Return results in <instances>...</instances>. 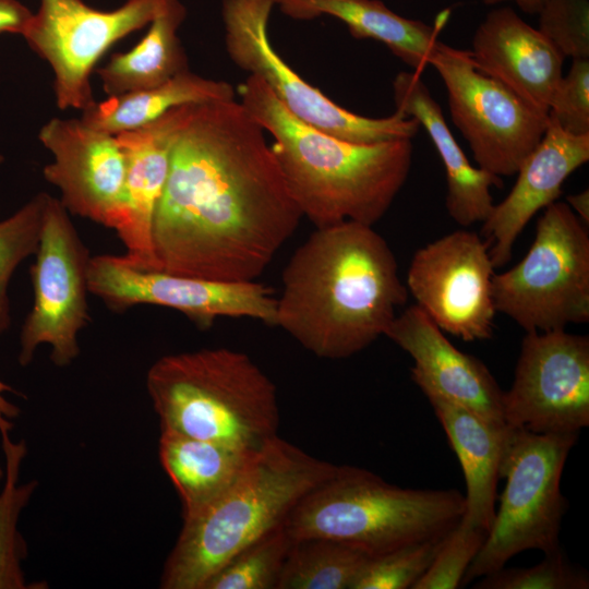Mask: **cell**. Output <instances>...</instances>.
Returning a JSON list of instances; mask_svg holds the SVG:
<instances>
[{
    "instance_id": "27",
    "label": "cell",
    "mask_w": 589,
    "mask_h": 589,
    "mask_svg": "<svg viewBox=\"0 0 589 589\" xmlns=\"http://www.w3.org/2000/svg\"><path fill=\"white\" fill-rule=\"evenodd\" d=\"M0 435L4 454V482L0 490V589L34 588L23 570L27 545L19 530V520L38 482L19 480L27 453L25 442L13 441L9 430H0Z\"/></svg>"
},
{
    "instance_id": "20",
    "label": "cell",
    "mask_w": 589,
    "mask_h": 589,
    "mask_svg": "<svg viewBox=\"0 0 589 589\" xmlns=\"http://www.w3.org/2000/svg\"><path fill=\"white\" fill-rule=\"evenodd\" d=\"M476 67L534 109L549 113L564 57L510 7L491 10L469 50Z\"/></svg>"
},
{
    "instance_id": "31",
    "label": "cell",
    "mask_w": 589,
    "mask_h": 589,
    "mask_svg": "<svg viewBox=\"0 0 589 589\" xmlns=\"http://www.w3.org/2000/svg\"><path fill=\"white\" fill-rule=\"evenodd\" d=\"M444 538L369 557L350 589H412L432 564Z\"/></svg>"
},
{
    "instance_id": "12",
    "label": "cell",
    "mask_w": 589,
    "mask_h": 589,
    "mask_svg": "<svg viewBox=\"0 0 589 589\" xmlns=\"http://www.w3.org/2000/svg\"><path fill=\"white\" fill-rule=\"evenodd\" d=\"M163 2L125 0L103 11L83 0H39L22 36L49 63L60 110L83 111L96 101L91 75L98 61L117 41L148 25Z\"/></svg>"
},
{
    "instance_id": "32",
    "label": "cell",
    "mask_w": 589,
    "mask_h": 589,
    "mask_svg": "<svg viewBox=\"0 0 589 589\" xmlns=\"http://www.w3.org/2000/svg\"><path fill=\"white\" fill-rule=\"evenodd\" d=\"M476 582V589H587L588 574L574 567L561 548L544 554L543 561L531 567L505 566Z\"/></svg>"
},
{
    "instance_id": "23",
    "label": "cell",
    "mask_w": 589,
    "mask_h": 589,
    "mask_svg": "<svg viewBox=\"0 0 589 589\" xmlns=\"http://www.w3.org/2000/svg\"><path fill=\"white\" fill-rule=\"evenodd\" d=\"M275 5L293 20L335 17L352 37L384 44L417 73L430 65L438 33L449 15L448 11L442 12L431 26L397 14L381 0H275Z\"/></svg>"
},
{
    "instance_id": "15",
    "label": "cell",
    "mask_w": 589,
    "mask_h": 589,
    "mask_svg": "<svg viewBox=\"0 0 589 589\" xmlns=\"http://www.w3.org/2000/svg\"><path fill=\"white\" fill-rule=\"evenodd\" d=\"M91 293L109 309L122 312L140 304L160 305L184 314L200 328L218 317H249L274 325L276 298L264 284L224 283L143 271L121 255L91 256L87 269Z\"/></svg>"
},
{
    "instance_id": "24",
    "label": "cell",
    "mask_w": 589,
    "mask_h": 589,
    "mask_svg": "<svg viewBox=\"0 0 589 589\" xmlns=\"http://www.w3.org/2000/svg\"><path fill=\"white\" fill-rule=\"evenodd\" d=\"M259 448L160 430V465L179 494L183 519L197 515L227 493Z\"/></svg>"
},
{
    "instance_id": "39",
    "label": "cell",
    "mask_w": 589,
    "mask_h": 589,
    "mask_svg": "<svg viewBox=\"0 0 589 589\" xmlns=\"http://www.w3.org/2000/svg\"><path fill=\"white\" fill-rule=\"evenodd\" d=\"M488 4H497L502 2L513 1L518 8L527 14H538L541 7L546 0H484Z\"/></svg>"
},
{
    "instance_id": "34",
    "label": "cell",
    "mask_w": 589,
    "mask_h": 589,
    "mask_svg": "<svg viewBox=\"0 0 589 589\" xmlns=\"http://www.w3.org/2000/svg\"><path fill=\"white\" fill-rule=\"evenodd\" d=\"M538 31L564 58H589V0H546Z\"/></svg>"
},
{
    "instance_id": "3",
    "label": "cell",
    "mask_w": 589,
    "mask_h": 589,
    "mask_svg": "<svg viewBox=\"0 0 589 589\" xmlns=\"http://www.w3.org/2000/svg\"><path fill=\"white\" fill-rule=\"evenodd\" d=\"M240 103L273 137L271 145L303 217L315 228L342 221L373 226L389 209L412 164V143L360 144L290 113L256 75L238 85Z\"/></svg>"
},
{
    "instance_id": "13",
    "label": "cell",
    "mask_w": 589,
    "mask_h": 589,
    "mask_svg": "<svg viewBox=\"0 0 589 589\" xmlns=\"http://www.w3.org/2000/svg\"><path fill=\"white\" fill-rule=\"evenodd\" d=\"M509 428L541 434L589 425V338L565 329L522 338L510 388L503 394Z\"/></svg>"
},
{
    "instance_id": "37",
    "label": "cell",
    "mask_w": 589,
    "mask_h": 589,
    "mask_svg": "<svg viewBox=\"0 0 589 589\" xmlns=\"http://www.w3.org/2000/svg\"><path fill=\"white\" fill-rule=\"evenodd\" d=\"M9 393L20 395L12 386L0 380V430L11 431L12 420L19 417L21 409L5 397Z\"/></svg>"
},
{
    "instance_id": "6",
    "label": "cell",
    "mask_w": 589,
    "mask_h": 589,
    "mask_svg": "<svg viewBox=\"0 0 589 589\" xmlns=\"http://www.w3.org/2000/svg\"><path fill=\"white\" fill-rule=\"evenodd\" d=\"M465 512V496L455 489L400 488L341 465L300 500L283 526L292 540L326 538L373 557L442 539Z\"/></svg>"
},
{
    "instance_id": "14",
    "label": "cell",
    "mask_w": 589,
    "mask_h": 589,
    "mask_svg": "<svg viewBox=\"0 0 589 589\" xmlns=\"http://www.w3.org/2000/svg\"><path fill=\"white\" fill-rule=\"evenodd\" d=\"M490 244L456 230L419 249L409 265L407 290L443 332L465 341L490 339L496 313Z\"/></svg>"
},
{
    "instance_id": "4",
    "label": "cell",
    "mask_w": 589,
    "mask_h": 589,
    "mask_svg": "<svg viewBox=\"0 0 589 589\" xmlns=\"http://www.w3.org/2000/svg\"><path fill=\"white\" fill-rule=\"evenodd\" d=\"M338 468L278 435L266 441L227 493L183 519L164 565L160 588L203 589L235 554L281 526L300 500Z\"/></svg>"
},
{
    "instance_id": "7",
    "label": "cell",
    "mask_w": 589,
    "mask_h": 589,
    "mask_svg": "<svg viewBox=\"0 0 589 589\" xmlns=\"http://www.w3.org/2000/svg\"><path fill=\"white\" fill-rule=\"evenodd\" d=\"M577 437L578 433L541 434L509 428L500 469L506 485L462 585L504 567L520 552L546 554L560 548L562 518L568 507L561 478Z\"/></svg>"
},
{
    "instance_id": "30",
    "label": "cell",
    "mask_w": 589,
    "mask_h": 589,
    "mask_svg": "<svg viewBox=\"0 0 589 589\" xmlns=\"http://www.w3.org/2000/svg\"><path fill=\"white\" fill-rule=\"evenodd\" d=\"M49 194L38 193L0 221V335L11 324L8 288L16 267L36 253Z\"/></svg>"
},
{
    "instance_id": "36",
    "label": "cell",
    "mask_w": 589,
    "mask_h": 589,
    "mask_svg": "<svg viewBox=\"0 0 589 589\" xmlns=\"http://www.w3.org/2000/svg\"><path fill=\"white\" fill-rule=\"evenodd\" d=\"M33 12L17 0H0V34L22 35Z\"/></svg>"
},
{
    "instance_id": "8",
    "label": "cell",
    "mask_w": 589,
    "mask_h": 589,
    "mask_svg": "<svg viewBox=\"0 0 589 589\" xmlns=\"http://www.w3.org/2000/svg\"><path fill=\"white\" fill-rule=\"evenodd\" d=\"M496 312L526 333L589 322V235L563 202L545 207L522 260L492 279Z\"/></svg>"
},
{
    "instance_id": "26",
    "label": "cell",
    "mask_w": 589,
    "mask_h": 589,
    "mask_svg": "<svg viewBox=\"0 0 589 589\" xmlns=\"http://www.w3.org/2000/svg\"><path fill=\"white\" fill-rule=\"evenodd\" d=\"M235 98L236 91L228 82L188 70L159 86L96 100L82 111L81 119L117 135L142 128L176 107Z\"/></svg>"
},
{
    "instance_id": "21",
    "label": "cell",
    "mask_w": 589,
    "mask_h": 589,
    "mask_svg": "<svg viewBox=\"0 0 589 589\" xmlns=\"http://www.w3.org/2000/svg\"><path fill=\"white\" fill-rule=\"evenodd\" d=\"M420 74L401 71L395 76L393 96L396 111L416 119L434 144L445 169V205L450 218L462 227L483 224L495 205L491 189L502 188V178L471 165Z\"/></svg>"
},
{
    "instance_id": "41",
    "label": "cell",
    "mask_w": 589,
    "mask_h": 589,
    "mask_svg": "<svg viewBox=\"0 0 589 589\" xmlns=\"http://www.w3.org/2000/svg\"><path fill=\"white\" fill-rule=\"evenodd\" d=\"M3 161V156L0 155V164Z\"/></svg>"
},
{
    "instance_id": "10",
    "label": "cell",
    "mask_w": 589,
    "mask_h": 589,
    "mask_svg": "<svg viewBox=\"0 0 589 589\" xmlns=\"http://www.w3.org/2000/svg\"><path fill=\"white\" fill-rule=\"evenodd\" d=\"M430 65L444 83L452 121L478 167L498 177L516 175L543 136L549 113L480 71L469 50L438 41Z\"/></svg>"
},
{
    "instance_id": "19",
    "label": "cell",
    "mask_w": 589,
    "mask_h": 589,
    "mask_svg": "<svg viewBox=\"0 0 589 589\" xmlns=\"http://www.w3.org/2000/svg\"><path fill=\"white\" fill-rule=\"evenodd\" d=\"M588 160L589 134H570L549 117L543 136L519 166L510 192L482 224L494 267L509 262L522 229L540 209L556 202L565 180Z\"/></svg>"
},
{
    "instance_id": "35",
    "label": "cell",
    "mask_w": 589,
    "mask_h": 589,
    "mask_svg": "<svg viewBox=\"0 0 589 589\" xmlns=\"http://www.w3.org/2000/svg\"><path fill=\"white\" fill-rule=\"evenodd\" d=\"M549 117L570 134H589V58L573 59L555 89Z\"/></svg>"
},
{
    "instance_id": "1",
    "label": "cell",
    "mask_w": 589,
    "mask_h": 589,
    "mask_svg": "<svg viewBox=\"0 0 589 589\" xmlns=\"http://www.w3.org/2000/svg\"><path fill=\"white\" fill-rule=\"evenodd\" d=\"M265 130L236 98L194 105L153 224L159 271L255 281L302 218Z\"/></svg>"
},
{
    "instance_id": "17",
    "label": "cell",
    "mask_w": 589,
    "mask_h": 589,
    "mask_svg": "<svg viewBox=\"0 0 589 589\" xmlns=\"http://www.w3.org/2000/svg\"><path fill=\"white\" fill-rule=\"evenodd\" d=\"M385 336L411 356V378L422 392L435 393L506 425L504 390L490 370L478 358L457 349L417 304L397 315Z\"/></svg>"
},
{
    "instance_id": "18",
    "label": "cell",
    "mask_w": 589,
    "mask_h": 589,
    "mask_svg": "<svg viewBox=\"0 0 589 589\" xmlns=\"http://www.w3.org/2000/svg\"><path fill=\"white\" fill-rule=\"evenodd\" d=\"M193 107H176L142 128L116 135L125 163L127 201L125 220L116 233L125 249L122 260L134 268L159 271L153 244L155 213L175 141Z\"/></svg>"
},
{
    "instance_id": "22",
    "label": "cell",
    "mask_w": 589,
    "mask_h": 589,
    "mask_svg": "<svg viewBox=\"0 0 589 589\" xmlns=\"http://www.w3.org/2000/svg\"><path fill=\"white\" fill-rule=\"evenodd\" d=\"M456 453L466 481L461 522L489 532L495 518L496 486L509 428L432 392H422Z\"/></svg>"
},
{
    "instance_id": "25",
    "label": "cell",
    "mask_w": 589,
    "mask_h": 589,
    "mask_svg": "<svg viewBox=\"0 0 589 589\" xmlns=\"http://www.w3.org/2000/svg\"><path fill=\"white\" fill-rule=\"evenodd\" d=\"M185 16L180 0H164L144 37L97 69L105 93L115 96L156 87L190 70L177 34Z\"/></svg>"
},
{
    "instance_id": "9",
    "label": "cell",
    "mask_w": 589,
    "mask_h": 589,
    "mask_svg": "<svg viewBox=\"0 0 589 589\" xmlns=\"http://www.w3.org/2000/svg\"><path fill=\"white\" fill-rule=\"evenodd\" d=\"M275 0H223L221 20L230 60L259 76L302 122L345 141L375 144L409 139L419 122L398 111L384 118L354 113L303 80L273 47L268 24Z\"/></svg>"
},
{
    "instance_id": "5",
    "label": "cell",
    "mask_w": 589,
    "mask_h": 589,
    "mask_svg": "<svg viewBox=\"0 0 589 589\" xmlns=\"http://www.w3.org/2000/svg\"><path fill=\"white\" fill-rule=\"evenodd\" d=\"M160 430L259 448L277 435L276 386L244 352L204 348L167 354L146 375Z\"/></svg>"
},
{
    "instance_id": "38",
    "label": "cell",
    "mask_w": 589,
    "mask_h": 589,
    "mask_svg": "<svg viewBox=\"0 0 589 589\" xmlns=\"http://www.w3.org/2000/svg\"><path fill=\"white\" fill-rule=\"evenodd\" d=\"M566 204L577 214L578 218L586 225L589 224V190L570 194L566 197Z\"/></svg>"
},
{
    "instance_id": "40",
    "label": "cell",
    "mask_w": 589,
    "mask_h": 589,
    "mask_svg": "<svg viewBox=\"0 0 589 589\" xmlns=\"http://www.w3.org/2000/svg\"><path fill=\"white\" fill-rule=\"evenodd\" d=\"M3 476H4V469L0 465V483H1V480L3 479Z\"/></svg>"
},
{
    "instance_id": "11",
    "label": "cell",
    "mask_w": 589,
    "mask_h": 589,
    "mask_svg": "<svg viewBox=\"0 0 589 589\" xmlns=\"http://www.w3.org/2000/svg\"><path fill=\"white\" fill-rule=\"evenodd\" d=\"M34 255L29 271L34 303L21 328L17 360L26 366L39 346L49 345L52 363L68 366L79 357V333L89 322L87 269L91 256L69 212L51 195Z\"/></svg>"
},
{
    "instance_id": "28",
    "label": "cell",
    "mask_w": 589,
    "mask_h": 589,
    "mask_svg": "<svg viewBox=\"0 0 589 589\" xmlns=\"http://www.w3.org/2000/svg\"><path fill=\"white\" fill-rule=\"evenodd\" d=\"M369 557L326 538L293 540L276 589H350Z\"/></svg>"
},
{
    "instance_id": "29",
    "label": "cell",
    "mask_w": 589,
    "mask_h": 589,
    "mask_svg": "<svg viewBox=\"0 0 589 589\" xmlns=\"http://www.w3.org/2000/svg\"><path fill=\"white\" fill-rule=\"evenodd\" d=\"M292 542L283 525L273 529L235 554L203 589H276Z\"/></svg>"
},
{
    "instance_id": "33",
    "label": "cell",
    "mask_w": 589,
    "mask_h": 589,
    "mask_svg": "<svg viewBox=\"0 0 589 589\" xmlns=\"http://www.w3.org/2000/svg\"><path fill=\"white\" fill-rule=\"evenodd\" d=\"M486 536V531L460 521L445 536L432 564L412 589L458 588Z\"/></svg>"
},
{
    "instance_id": "2",
    "label": "cell",
    "mask_w": 589,
    "mask_h": 589,
    "mask_svg": "<svg viewBox=\"0 0 589 589\" xmlns=\"http://www.w3.org/2000/svg\"><path fill=\"white\" fill-rule=\"evenodd\" d=\"M281 285L274 326L324 359L349 358L385 336L409 294L386 240L356 221L315 228Z\"/></svg>"
},
{
    "instance_id": "16",
    "label": "cell",
    "mask_w": 589,
    "mask_h": 589,
    "mask_svg": "<svg viewBox=\"0 0 589 589\" xmlns=\"http://www.w3.org/2000/svg\"><path fill=\"white\" fill-rule=\"evenodd\" d=\"M52 161L44 167L69 212L116 232L127 215L125 163L117 136L81 118H52L38 133Z\"/></svg>"
}]
</instances>
